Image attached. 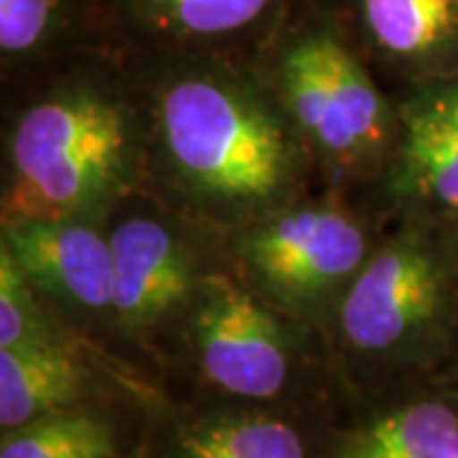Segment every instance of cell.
I'll list each match as a JSON object with an SVG mask.
<instances>
[{"label": "cell", "mask_w": 458, "mask_h": 458, "mask_svg": "<svg viewBox=\"0 0 458 458\" xmlns=\"http://www.w3.org/2000/svg\"><path fill=\"white\" fill-rule=\"evenodd\" d=\"M148 110V191L219 240L324 189L260 59H125Z\"/></svg>", "instance_id": "1"}, {"label": "cell", "mask_w": 458, "mask_h": 458, "mask_svg": "<svg viewBox=\"0 0 458 458\" xmlns=\"http://www.w3.org/2000/svg\"><path fill=\"white\" fill-rule=\"evenodd\" d=\"M0 225H110L148 191V110L132 66L113 51L80 59L3 102Z\"/></svg>", "instance_id": "2"}, {"label": "cell", "mask_w": 458, "mask_h": 458, "mask_svg": "<svg viewBox=\"0 0 458 458\" xmlns=\"http://www.w3.org/2000/svg\"><path fill=\"white\" fill-rule=\"evenodd\" d=\"M258 59L324 183L367 201L393 148L394 99L334 0H295Z\"/></svg>", "instance_id": "3"}, {"label": "cell", "mask_w": 458, "mask_h": 458, "mask_svg": "<svg viewBox=\"0 0 458 458\" xmlns=\"http://www.w3.org/2000/svg\"><path fill=\"white\" fill-rule=\"evenodd\" d=\"M458 336V227L382 222L369 260L324 328V342L369 372L426 369Z\"/></svg>", "instance_id": "4"}, {"label": "cell", "mask_w": 458, "mask_h": 458, "mask_svg": "<svg viewBox=\"0 0 458 458\" xmlns=\"http://www.w3.org/2000/svg\"><path fill=\"white\" fill-rule=\"evenodd\" d=\"M379 232L382 219L364 199L324 186L219 242L237 278L278 311L324 334Z\"/></svg>", "instance_id": "5"}, {"label": "cell", "mask_w": 458, "mask_h": 458, "mask_svg": "<svg viewBox=\"0 0 458 458\" xmlns=\"http://www.w3.org/2000/svg\"><path fill=\"white\" fill-rule=\"evenodd\" d=\"M179 339L201 379L237 403H278L321 331L270 306L222 262L209 270Z\"/></svg>", "instance_id": "6"}, {"label": "cell", "mask_w": 458, "mask_h": 458, "mask_svg": "<svg viewBox=\"0 0 458 458\" xmlns=\"http://www.w3.org/2000/svg\"><path fill=\"white\" fill-rule=\"evenodd\" d=\"M107 232L114 255V334L131 342L179 336L201 283L222 262L219 237L171 212L150 191L120 207Z\"/></svg>", "instance_id": "7"}, {"label": "cell", "mask_w": 458, "mask_h": 458, "mask_svg": "<svg viewBox=\"0 0 458 458\" xmlns=\"http://www.w3.org/2000/svg\"><path fill=\"white\" fill-rule=\"evenodd\" d=\"M390 95L397 128L367 204L382 222L415 216L458 227V74Z\"/></svg>", "instance_id": "8"}, {"label": "cell", "mask_w": 458, "mask_h": 458, "mask_svg": "<svg viewBox=\"0 0 458 458\" xmlns=\"http://www.w3.org/2000/svg\"><path fill=\"white\" fill-rule=\"evenodd\" d=\"M295 0H99L105 44L123 59L212 54L258 59Z\"/></svg>", "instance_id": "9"}, {"label": "cell", "mask_w": 458, "mask_h": 458, "mask_svg": "<svg viewBox=\"0 0 458 458\" xmlns=\"http://www.w3.org/2000/svg\"><path fill=\"white\" fill-rule=\"evenodd\" d=\"M5 247L38 298L72 328L114 334V255L105 225L23 219L0 225Z\"/></svg>", "instance_id": "10"}, {"label": "cell", "mask_w": 458, "mask_h": 458, "mask_svg": "<svg viewBox=\"0 0 458 458\" xmlns=\"http://www.w3.org/2000/svg\"><path fill=\"white\" fill-rule=\"evenodd\" d=\"M387 92L458 74V0H334Z\"/></svg>", "instance_id": "11"}, {"label": "cell", "mask_w": 458, "mask_h": 458, "mask_svg": "<svg viewBox=\"0 0 458 458\" xmlns=\"http://www.w3.org/2000/svg\"><path fill=\"white\" fill-rule=\"evenodd\" d=\"M107 51L99 0H0L3 102Z\"/></svg>", "instance_id": "12"}, {"label": "cell", "mask_w": 458, "mask_h": 458, "mask_svg": "<svg viewBox=\"0 0 458 458\" xmlns=\"http://www.w3.org/2000/svg\"><path fill=\"white\" fill-rule=\"evenodd\" d=\"M328 458H458V390H412L369 410Z\"/></svg>", "instance_id": "13"}, {"label": "cell", "mask_w": 458, "mask_h": 458, "mask_svg": "<svg viewBox=\"0 0 458 458\" xmlns=\"http://www.w3.org/2000/svg\"><path fill=\"white\" fill-rule=\"evenodd\" d=\"M92 369L74 344L0 349V428L16 430L87 405Z\"/></svg>", "instance_id": "14"}, {"label": "cell", "mask_w": 458, "mask_h": 458, "mask_svg": "<svg viewBox=\"0 0 458 458\" xmlns=\"http://www.w3.org/2000/svg\"><path fill=\"white\" fill-rule=\"evenodd\" d=\"M165 458H309V443L293 420L245 403L183 423Z\"/></svg>", "instance_id": "15"}, {"label": "cell", "mask_w": 458, "mask_h": 458, "mask_svg": "<svg viewBox=\"0 0 458 458\" xmlns=\"http://www.w3.org/2000/svg\"><path fill=\"white\" fill-rule=\"evenodd\" d=\"M0 458H120V451L113 423L82 405L3 430Z\"/></svg>", "instance_id": "16"}, {"label": "cell", "mask_w": 458, "mask_h": 458, "mask_svg": "<svg viewBox=\"0 0 458 458\" xmlns=\"http://www.w3.org/2000/svg\"><path fill=\"white\" fill-rule=\"evenodd\" d=\"M38 298L13 255L0 247V349L74 344V334Z\"/></svg>", "instance_id": "17"}, {"label": "cell", "mask_w": 458, "mask_h": 458, "mask_svg": "<svg viewBox=\"0 0 458 458\" xmlns=\"http://www.w3.org/2000/svg\"><path fill=\"white\" fill-rule=\"evenodd\" d=\"M451 357L458 361V336H456V344H454V352H451Z\"/></svg>", "instance_id": "18"}]
</instances>
